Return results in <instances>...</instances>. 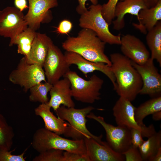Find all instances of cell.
<instances>
[{
  "instance_id": "d6a6232c",
  "label": "cell",
  "mask_w": 161,
  "mask_h": 161,
  "mask_svg": "<svg viewBox=\"0 0 161 161\" xmlns=\"http://www.w3.org/2000/svg\"><path fill=\"white\" fill-rule=\"evenodd\" d=\"M131 135L132 145L138 148L144 141L143 138L141 131L135 128H131Z\"/></svg>"
},
{
  "instance_id": "d6986e66",
  "label": "cell",
  "mask_w": 161,
  "mask_h": 161,
  "mask_svg": "<svg viewBox=\"0 0 161 161\" xmlns=\"http://www.w3.org/2000/svg\"><path fill=\"white\" fill-rule=\"evenodd\" d=\"M53 42L46 34L36 32L30 52L25 56L27 62L43 67L49 46Z\"/></svg>"
},
{
  "instance_id": "52a82bcc",
  "label": "cell",
  "mask_w": 161,
  "mask_h": 161,
  "mask_svg": "<svg viewBox=\"0 0 161 161\" xmlns=\"http://www.w3.org/2000/svg\"><path fill=\"white\" fill-rule=\"evenodd\" d=\"M9 80L13 84L23 88L26 92L35 85L47 81L43 67L28 63L25 56L21 59L16 68L11 72Z\"/></svg>"
},
{
  "instance_id": "83f0119b",
  "label": "cell",
  "mask_w": 161,
  "mask_h": 161,
  "mask_svg": "<svg viewBox=\"0 0 161 161\" xmlns=\"http://www.w3.org/2000/svg\"><path fill=\"white\" fill-rule=\"evenodd\" d=\"M64 151L52 149L39 153L32 161H63Z\"/></svg>"
},
{
  "instance_id": "2e32d148",
  "label": "cell",
  "mask_w": 161,
  "mask_h": 161,
  "mask_svg": "<svg viewBox=\"0 0 161 161\" xmlns=\"http://www.w3.org/2000/svg\"><path fill=\"white\" fill-rule=\"evenodd\" d=\"M71 86L69 80L65 77L52 85L49 92L50 98L48 103L55 112L61 105L68 108L75 107Z\"/></svg>"
},
{
  "instance_id": "4dcf8cb0",
  "label": "cell",
  "mask_w": 161,
  "mask_h": 161,
  "mask_svg": "<svg viewBox=\"0 0 161 161\" xmlns=\"http://www.w3.org/2000/svg\"><path fill=\"white\" fill-rule=\"evenodd\" d=\"M126 161H142V158L138 148L132 145L122 153Z\"/></svg>"
},
{
  "instance_id": "6da1fadb",
  "label": "cell",
  "mask_w": 161,
  "mask_h": 161,
  "mask_svg": "<svg viewBox=\"0 0 161 161\" xmlns=\"http://www.w3.org/2000/svg\"><path fill=\"white\" fill-rule=\"evenodd\" d=\"M110 59L116 79L114 90L120 97L131 102L134 100L143 85L140 75L132 65L131 61L123 54H111Z\"/></svg>"
},
{
  "instance_id": "8d00e7d4",
  "label": "cell",
  "mask_w": 161,
  "mask_h": 161,
  "mask_svg": "<svg viewBox=\"0 0 161 161\" xmlns=\"http://www.w3.org/2000/svg\"><path fill=\"white\" fill-rule=\"evenodd\" d=\"M161 160V148H160L157 153L150 158L149 161H160Z\"/></svg>"
},
{
  "instance_id": "3957f363",
  "label": "cell",
  "mask_w": 161,
  "mask_h": 161,
  "mask_svg": "<svg viewBox=\"0 0 161 161\" xmlns=\"http://www.w3.org/2000/svg\"><path fill=\"white\" fill-rule=\"evenodd\" d=\"M95 108L89 106L80 109L75 107L68 108L61 105L55 111L58 117L68 122L69 124L64 135L73 140H80L85 138H92L100 143L104 141L101 140L102 134L97 136L93 135L88 129L86 126L87 115Z\"/></svg>"
},
{
  "instance_id": "603a6c76",
  "label": "cell",
  "mask_w": 161,
  "mask_h": 161,
  "mask_svg": "<svg viewBox=\"0 0 161 161\" xmlns=\"http://www.w3.org/2000/svg\"><path fill=\"white\" fill-rule=\"evenodd\" d=\"M36 32L31 28L27 27L25 30L11 39L9 46H17L18 53L27 57L28 55L35 37Z\"/></svg>"
},
{
  "instance_id": "e575fe53",
  "label": "cell",
  "mask_w": 161,
  "mask_h": 161,
  "mask_svg": "<svg viewBox=\"0 0 161 161\" xmlns=\"http://www.w3.org/2000/svg\"><path fill=\"white\" fill-rule=\"evenodd\" d=\"M88 0L90 1L92 4H98V0H78V4L76 10L78 14L81 15L87 11L88 9L86 7V3Z\"/></svg>"
},
{
  "instance_id": "1f68e13d",
  "label": "cell",
  "mask_w": 161,
  "mask_h": 161,
  "mask_svg": "<svg viewBox=\"0 0 161 161\" xmlns=\"http://www.w3.org/2000/svg\"><path fill=\"white\" fill-rule=\"evenodd\" d=\"M63 161H89L86 154H82L65 151L63 152Z\"/></svg>"
},
{
  "instance_id": "7c38bea8",
  "label": "cell",
  "mask_w": 161,
  "mask_h": 161,
  "mask_svg": "<svg viewBox=\"0 0 161 161\" xmlns=\"http://www.w3.org/2000/svg\"><path fill=\"white\" fill-rule=\"evenodd\" d=\"M28 10L24 16L28 27L36 31L41 23L51 19L50 9L58 6V0H28Z\"/></svg>"
},
{
  "instance_id": "8fae6325",
  "label": "cell",
  "mask_w": 161,
  "mask_h": 161,
  "mask_svg": "<svg viewBox=\"0 0 161 161\" xmlns=\"http://www.w3.org/2000/svg\"><path fill=\"white\" fill-rule=\"evenodd\" d=\"M24 15L16 7H7L0 11V36L11 39L26 29Z\"/></svg>"
},
{
  "instance_id": "5b68a950",
  "label": "cell",
  "mask_w": 161,
  "mask_h": 161,
  "mask_svg": "<svg viewBox=\"0 0 161 161\" xmlns=\"http://www.w3.org/2000/svg\"><path fill=\"white\" fill-rule=\"evenodd\" d=\"M67 78L71 83L72 97L83 103H93L101 98L100 90L103 80L95 74L86 80L75 72L70 70L63 77Z\"/></svg>"
},
{
  "instance_id": "484cf974",
  "label": "cell",
  "mask_w": 161,
  "mask_h": 161,
  "mask_svg": "<svg viewBox=\"0 0 161 161\" xmlns=\"http://www.w3.org/2000/svg\"><path fill=\"white\" fill-rule=\"evenodd\" d=\"M15 133L12 127L0 113V149L10 150L13 143Z\"/></svg>"
},
{
  "instance_id": "d590c367",
  "label": "cell",
  "mask_w": 161,
  "mask_h": 161,
  "mask_svg": "<svg viewBox=\"0 0 161 161\" xmlns=\"http://www.w3.org/2000/svg\"><path fill=\"white\" fill-rule=\"evenodd\" d=\"M14 4L15 7L21 12L28 8L27 0H14Z\"/></svg>"
},
{
  "instance_id": "cb8c5ba5",
  "label": "cell",
  "mask_w": 161,
  "mask_h": 161,
  "mask_svg": "<svg viewBox=\"0 0 161 161\" xmlns=\"http://www.w3.org/2000/svg\"><path fill=\"white\" fill-rule=\"evenodd\" d=\"M160 111H161V96L152 97L135 107V120L141 126L144 124L143 122L145 118Z\"/></svg>"
},
{
  "instance_id": "ffe728a7",
  "label": "cell",
  "mask_w": 161,
  "mask_h": 161,
  "mask_svg": "<svg viewBox=\"0 0 161 161\" xmlns=\"http://www.w3.org/2000/svg\"><path fill=\"white\" fill-rule=\"evenodd\" d=\"M48 103H41L34 109L35 114L41 117L44 123V128L58 135H64L69 126L68 123L56 117L50 111Z\"/></svg>"
},
{
  "instance_id": "ac0fdd59",
  "label": "cell",
  "mask_w": 161,
  "mask_h": 161,
  "mask_svg": "<svg viewBox=\"0 0 161 161\" xmlns=\"http://www.w3.org/2000/svg\"><path fill=\"white\" fill-rule=\"evenodd\" d=\"M148 8L144 0H122L117 3L115 8L114 17L112 21L113 28L119 30L125 27L124 17L127 14L138 17L140 10Z\"/></svg>"
},
{
  "instance_id": "9c48e42d",
  "label": "cell",
  "mask_w": 161,
  "mask_h": 161,
  "mask_svg": "<svg viewBox=\"0 0 161 161\" xmlns=\"http://www.w3.org/2000/svg\"><path fill=\"white\" fill-rule=\"evenodd\" d=\"M70 65L60 49L52 43L43 66L47 81L53 85L70 70Z\"/></svg>"
},
{
  "instance_id": "f1b7e54d",
  "label": "cell",
  "mask_w": 161,
  "mask_h": 161,
  "mask_svg": "<svg viewBox=\"0 0 161 161\" xmlns=\"http://www.w3.org/2000/svg\"><path fill=\"white\" fill-rule=\"evenodd\" d=\"M120 0H109L106 3L102 5V14L109 25H110L115 18L116 6Z\"/></svg>"
},
{
  "instance_id": "74e56055",
  "label": "cell",
  "mask_w": 161,
  "mask_h": 161,
  "mask_svg": "<svg viewBox=\"0 0 161 161\" xmlns=\"http://www.w3.org/2000/svg\"><path fill=\"white\" fill-rule=\"evenodd\" d=\"M148 8L154 7L157 4L158 0H144Z\"/></svg>"
},
{
  "instance_id": "8992f818",
  "label": "cell",
  "mask_w": 161,
  "mask_h": 161,
  "mask_svg": "<svg viewBox=\"0 0 161 161\" xmlns=\"http://www.w3.org/2000/svg\"><path fill=\"white\" fill-rule=\"evenodd\" d=\"M102 5L92 4L89 9L80 15L79 26L82 28L90 29L95 32L98 37L106 43L111 45H120V35L112 33L109 29V25L102 14Z\"/></svg>"
},
{
  "instance_id": "7402d4cb",
  "label": "cell",
  "mask_w": 161,
  "mask_h": 161,
  "mask_svg": "<svg viewBox=\"0 0 161 161\" xmlns=\"http://www.w3.org/2000/svg\"><path fill=\"white\" fill-rule=\"evenodd\" d=\"M146 40L151 51V58L161 66V21L146 34Z\"/></svg>"
},
{
  "instance_id": "836d02e7",
  "label": "cell",
  "mask_w": 161,
  "mask_h": 161,
  "mask_svg": "<svg viewBox=\"0 0 161 161\" xmlns=\"http://www.w3.org/2000/svg\"><path fill=\"white\" fill-rule=\"evenodd\" d=\"M73 27L72 22L69 20L64 19L61 21L56 27V31L62 35L68 34L71 31Z\"/></svg>"
},
{
  "instance_id": "277c9868",
  "label": "cell",
  "mask_w": 161,
  "mask_h": 161,
  "mask_svg": "<svg viewBox=\"0 0 161 161\" xmlns=\"http://www.w3.org/2000/svg\"><path fill=\"white\" fill-rule=\"evenodd\" d=\"M32 145L39 153L52 149H58L82 154H86L84 139L64 138L45 128L37 129L33 137Z\"/></svg>"
},
{
  "instance_id": "f35d334b",
  "label": "cell",
  "mask_w": 161,
  "mask_h": 161,
  "mask_svg": "<svg viewBox=\"0 0 161 161\" xmlns=\"http://www.w3.org/2000/svg\"><path fill=\"white\" fill-rule=\"evenodd\" d=\"M152 118L155 121L160 120L161 119V111L157 112L152 114Z\"/></svg>"
},
{
  "instance_id": "9a60e30c",
  "label": "cell",
  "mask_w": 161,
  "mask_h": 161,
  "mask_svg": "<svg viewBox=\"0 0 161 161\" xmlns=\"http://www.w3.org/2000/svg\"><path fill=\"white\" fill-rule=\"evenodd\" d=\"M84 140L89 161H125L124 155L113 150L107 142L100 143L92 138Z\"/></svg>"
},
{
  "instance_id": "f546056e",
  "label": "cell",
  "mask_w": 161,
  "mask_h": 161,
  "mask_svg": "<svg viewBox=\"0 0 161 161\" xmlns=\"http://www.w3.org/2000/svg\"><path fill=\"white\" fill-rule=\"evenodd\" d=\"M0 149V161H25V151L19 155L12 154L13 151Z\"/></svg>"
},
{
  "instance_id": "4fadbf2b",
  "label": "cell",
  "mask_w": 161,
  "mask_h": 161,
  "mask_svg": "<svg viewBox=\"0 0 161 161\" xmlns=\"http://www.w3.org/2000/svg\"><path fill=\"white\" fill-rule=\"evenodd\" d=\"M120 49L123 55L139 65L147 61L150 53L144 43L135 36L127 34L120 39Z\"/></svg>"
},
{
  "instance_id": "7a4b0ae2",
  "label": "cell",
  "mask_w": 161,
  "mask_h": 161,
  "mask_svg": "<svg viewBox=\"0 0 161 161\" xmlns=\"http://www.w3.org/2000/svg\"><path fill=\"white\" fill-rule=\"evenodd\" d=\"M106 44L93 31L82 28L77 36L68 37L62 46L66 51L76 53L87 60L111 66L110 59L105 53Z\"/></svg>"
},
{
  "instance_id": "30bf717a",
  "label": "cell",
  "mask_w": 161,
  "mask_h": 161,
  "mask_svg": "<svg viewBox=\"0 0 161 161\" xmlns=\"http://www.w3.org/2000/svg\"><path fill=\"white\" fill-rule=\"evenodd\" d=\"M151 57L144 64L139 65L131 61L132 64L141 78L143 85L139 94L152 97L161 96V75Z\"/></svg>"
},
{
  "instance_id": "d4e9b609",
  "label": "cell",
  "mask_w": 161,
  "mask_h": 161,
  "mask_svg": "<svg viewBox=\"0 0 161 161\" xmlns=\"http://www.w3.org/2000/svg\"><path fill=\"white\" fill-rule=\"evenodd\" d=\"M161 148V131H159L144 141L138 148L143 161H148Z\"/></svg>"
},
{
  "instance_id": "44dd1931",
  "label": "cell",
  "mask_w": 161,
  "mask_h": 161,
  "mask_svg": "<svg viewBox=\"0 0 161 161\" xmlns=\"http://www.w3.org/2000/svg\"><path fill=\"white\" fill-rule=\"evenodd\" d=\"M137 19L139 23H133V25L141 32L146 34L161 20V0H158L154 7L140 10Z\"/></svg>"
},
{
  "instance_id": "5bb4252c",
  "label": "cell",
  "mask_w": 161,
  "mask_h": 161,
  "mask_svg": "<svg viewBox=\"0 0 161 161\" xmlns=\"http://www.w3.org/2000/svg\"><path fill=\"white\" fill-rule=\"evenodd\" d=\"M64 55L66 61L69 65H76L78 69L85 75L95 71L103 73L110 80L114 89L116 79L110 66L104 63L87 60L79 54L72 52L66 51Z\"/></svg>"
},
{
  "instance_id": "4316f807",
  "label": "cell",
  "mask_w": 161,
  "mask_h": 161,
  "mask_svg": "<svg viewBox=\"0 0 161 161\" xmlns=\"http://www.w3.org/2000/svg\"><path fill=\"white\" fill-rule=\"evenodd\" d=\"M52 84L47 81L42 82L30 89V100L33 102H39L41 103H47L49 101L48 93Z\"/></svg>"
},
{
  "instance_id": "e0dca14e",
  "label": "cell",
  "mask_w": 161,
  "mask_h": 161,
  "mask_svg": "<svg viewBox=\"0 0 161 161\" xmlns=\"http://www.w3.org/2000/svg\"><path fill=\"white\" fill-rule=\"evenodd\" d=\"M135 107L131 101L120 97L113 107V115L118 126L130 129L135 128L141 132V127L137 123L135 118Z\"/></svg>"
},
{
  "instance_id": "ba28073f",
  "label": "cell",
  "mask_w": 161,
  "mask_h": 161,
  "mask_svg": "<svg viewBox=\"0 0 161 161\" xmlns=\"http://www.w3.org/2000/svg\"><path fill=\"white\" fill-rule=\"evenodd\" d=\"M86 117L95 120L101 125L106 132L107 143L115 151L122 154L132 145L130 129L108 123L103 117L97 116L91 112Z\"/></svg>"
}]
</instances>
